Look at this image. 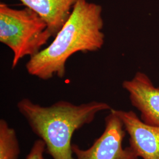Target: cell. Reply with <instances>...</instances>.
Listing matches in <instances>:
<instances>
[{
	"mask_svg": "<svg viewBox=\"0 0 159 159\" xmlns=\"http://www.w3.org/2000/svg\"><path fill=\"white\" fill-rule=\"evenodd\" d=\"M17 108L44 142L46 152L52 159H75L71 143L74 132L91 123L97 114L112 109L107 102L98 101L74 104L60 100L43 106L28 98L17 102Z\"/></svg>",
	"mask_w": 159,
	"mask_h": 159,
	"instance_id": "obj_2",
	"label": "cell"
},
{
	"mask_svg": "<svg viewBox=\"0 0 159 159\" xmlns=\"http://www.w3.org/2000/svg\"><path fill=\"white\" fill-rule=\"evenodd\" d=\"M102 7L87 0H79L67 21L49 46L25 64L30 75L43 80L54 76L63 79L66 63L74 54L96 52L104 44Z\"/></svg>",
	"mask_w": 159,
	"mask_h": 159,
	"instance_id": "obj_1",
	"label": "cell"
},
{
	"mask_svg": "<svg viewBox=\"0 0 159 159\" xmlns=\"http://www.w3.org/2000/svg\"><path fill=\"white\" fill-rule=\"evenodd\" d=\"M122 87L128 93L131 105L140 111L142 121L159 126V87L142 72H137L131 79L124 81Z\"/></svg>",
	"mask_w": 159,
	"mask_h": 159,
	"instance_id": "obj_6",
	"label": "cell"
},
{
	"mask_svg": "<svg viewBox=\"0 0 159 159\" xmlns=\"http://www.w3.org/2000/svg\"><path fill=\"white\" fill-rule=\"evenodd\" d=\"M36 12L48 25L54 37L67 21L79 0H18Z\"/></svg>",
	"mask_w": 159,
	"mask_h": 159,
	"instance_id": "obj_7",
	"label": "cell"
},
{
	"mask_svg": "<svg viewBox=\"0 0 159 159\" xmlns=\"http://www.w3.org/2000/svg\"><path fill=\"white\" fill-rule=\"evenodd\" d=\"M129 136L130 148L138 157L159 159V126L145 123L133 111L111 109Z\"/></svg>",
	"mask_w": 159,
	"mask_h": 159,
	"instance_id": "obj_5",
	"label": "cell"
},
{
	"mask_svg": "<svg viewBox=\"0 0 159 159\" xmlns=\"http://www.w3.org/2000/svg\"><path fill=\"white\" fill-rule=\"evenodd\" d=\"M104 123V131L90 148L83 149L73 143L75 159H138L130 146L123 148L126 132L121 120L112 110L105 117Z\"/></svg>",
	"mask_w": 159,
	"mask_h": 159,
	"instance_id": "obj_4",
	"label": "cell"
},
{
	"mask_svg": "<svg viewBox=\"0 0 159 159\" xmlns=\"http://www.w3.org/2000/svg\"><path fill=\"white\" fill-rule=\"evenodd\" d=\"M52 37L46 21L31 8L15 9L0 3V42L13 53L11 68L24 57L39 53Z\"/></svg>",
	"mask_w": 159,
	"mask_h": 159,
	"instance_id": "obj_3",
	"label": "cell"
},
{
	"mask_svg": "<svg viewBox=\"0 0 159 159\" xmlns=\"http://www.w3.org/2000/svg\"><path fill=\"white\" fill-rule=\"evenodd\" d=\"M46 152V144L39 139L34 142L25 159H46L44 157Z\"/></svg>",
	"mask_w": 159,
	"mask_h": 159,
	"instance_id": "obj_9",
	"label": "cell"
},
{
	"mask_svg": "<svg viewBox=\"0 0 159 159\" xmlns=\"http://www.w3.org/2000/svg\"><path fill=\"white\" fill-rule=\"evenodd\" d=\"M20 152L16 131L6 120H0V159H18Z\"/></svg>",
	"mask_w": 159,
	"mask_h": 159,
	"instance_id": "obj_8",
	"label": "cell"
}]
</instances>
